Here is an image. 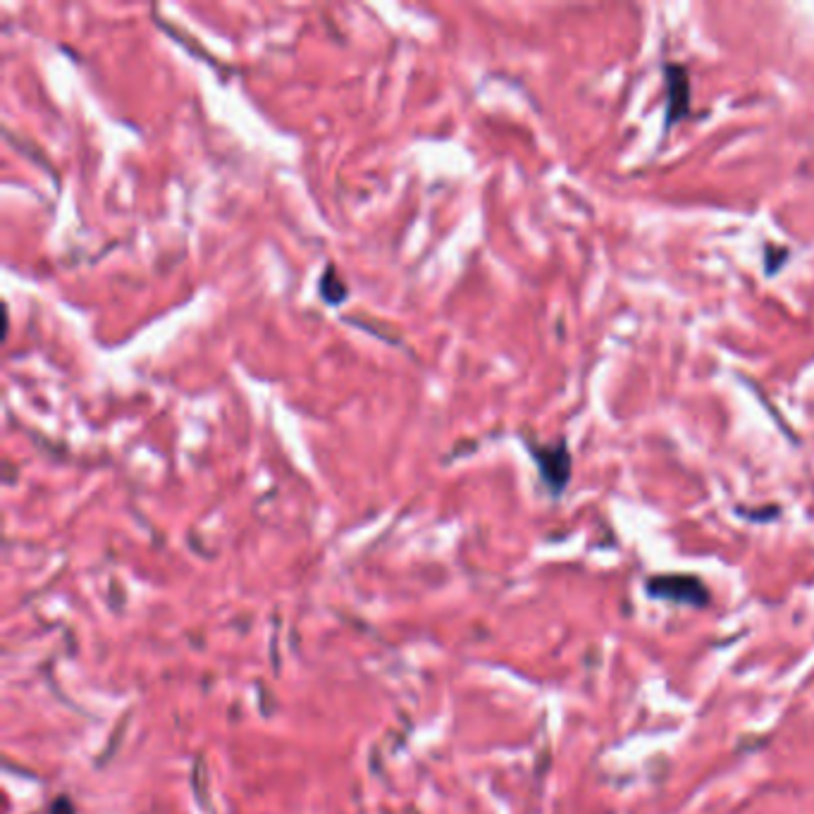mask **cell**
Here are the masks:
<instances>
[{
    "mask_svg": "<svg viewBox=\"0 0 814 814\" xmlns=\"http://www.w3.org/2000/svg\"><path fill=\"white\" fill-rule=\"evenodd\" d=\"M645 592L652 600L704 609L712 600L710 588L693 573H657L645 581Z\"/></svg>",
    "mask_w": 814,
    "mask_h": 814,
    "instance_id": "cell-1",
    "label": "cell"
},
{
    "mask_svg": "<svg viewBox=\"0 0 814 814\" xmlns=\"http://www.w3.org/2000/svg\"><path fill=\"white\" fill-rule=\"evenodd\" d=\"M526 447L530 451V457H533L540 480L545 482V488L550 490V495L561 497L567 492L573 471V459L567 440H559L554 445H538L533 440H526Z\"/></svg>",
    "mask_w": 814,
    "mask_h": 814,
    "instance_id": "cell-2",
    "label": "cell"
},
{
    "mask_svg": "<svg viewBox=\"0 0 814 814\" xmlns=\"http://www.w3.org/2000/svg\"><path fill=\"white\" fill-rule=\"evenodd\" d=\"M667 82V118L664 130H671L676 122L685 120L691 113V77L679 62H667L664 65Z\"/></svg>",
    "mask_w": 814,
    "mask_h": 814,
    "instance_id": "cell-3",
    "label": "cell"
},
{
    "mask_svg": "<svg viewBox=\"0 0 814 814\" xmlns=\"http://www.w3.org/2000/svg\"><path fill=\"white\" fill-rule=\"evenodd\" d=\"M318 287H320L323 302H327L330 306H339V304L349 296L347 282H344V279L339 277V273L335 271V265H327L325 273H323V275H320V279H318Z\"/></svg>",
    "mask_w": 814,
    "mask_h": 814,
    "instance_id": "cell-4",
    "label": "cell"
},
{
    "mask_svg": "<svg viewBox=\"0 0 814 814\" xmlns=\"http://www.w3.org/2000/svg\"><path fill=\"white\" fill-rule=\"evenodd\" d=\"M791 258V252L784 246H766L764 252V268H766V275H774L781 271V265H784L786 261Z\"/></svg>",
    "mask_w": 814,
    "mask_h": 814,
    "instance_id": "cell-5",
    "label": "cell"
},
{
    "mask_svg": "<svg viewBox=\"0 0 814 814\" xmlns=\"http://www.w3.org/2000/svg\"><path fill=\"white\" fill-rule=\"evenodd\" d=\"M49 814H74V807L70 803V797H58V801L51 805Z\"/></svg>",
    "mask_w": 814,
    "mask_h": 814,
    "instance_id": "cell-6",
    "label": "cell"
}]
</instances>
